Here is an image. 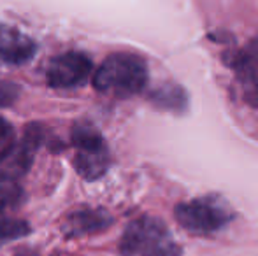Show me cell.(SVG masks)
<instances>
[{
	"instance_id": "1",
	"label": "cell",
	"mask_w": 258,
	"mask_h": 256,
	"mask_svg": "<svg viewBox=\"0 0 258 256\" xmlns=\"http://www.w3.org/2000/svg\"><path fill=\"white\" fill-rule=\"evenodd\" d=\"M148 84V65L132 53H114L97 68L93 86L97 92L116 99H128Z\"/></svg>"
},
{
	"instance_id": "2",
	"label": "cell",
	"mask_w": 258,
	"mask_h": 256,
	"mask_svg": "<svg viewBox=\"0 0 258 256\" xmlns=\"http://www.w3.org/2000/svg\"><path fill=\"white\" fill-rule=\"evenodd\" d=\"M119 253L121 256H181V247L165 223L153 216H143L125 228Z\"/></svg>"
},
{
	"instance_id": "3",
	"label": "cell",
	"mask_w": 258,
	"mask_h": 256,
	"mask_svg": "<svg viewBox=\"0 0 258 256\" xmlns=\"http://www.w3.org/2000/svg\"><path fill=\"white\" fill-rule=\"evenodd\" d=\"M174 216L176 221L194 235H211L232 219L228 205L216 197H202L177 204Z\"/></svg>"
},
{
	"instance_id": "4",
	"label": "cell",
	"mask_w": 258,
	"mask_h": 256,
	"mask_svg": "<svg viewBox=\"0 0 258 256\" xmlns=\"http://www.w3.org/2000/svg\"><path fill=\"white\" fill-rule=\"evenodd\" d=\"M92 60L83 53H61L49 62L48 70H46V79H48V84L51 88H76V86L85 84V81L92 74Z\"/></svg>"
},
{
	"instance_id": "5",
	"label": "cell",
	"mask_w": 258,
	"mask_h": 256,
	"mask_svg": "<svg viewBox=\"0 0 258 256\" xmlns=\"http://www.w3.org/2000/svg\"><path fill=\"white\" fill-rule=\"evenodd\" d=\"M242 99L258 109V35L244 46L232 60Z\"/></svg>"
},
{
	"instance_id": "6",
	"label": "cell",
	"mask_w": 258,
	"mask_h": 256,
	"mask_svg": "<svg viewBox=\"0 0 258 256\" xmlns=\"http://www.w3.org/2000/svg\"><path fill=\"white\" fill-rule=\"evenodd\" d=\"M37 46L30 37L7 25H0V63L25 65L34 58Z\"/></svg>"
},
{
	"instance_id": "7",
	"label": "cell",
	"mask_w": 258,
	"mask_h": 256,
	"mask_svg": "<svg viewBox=\"0 0 258 256\" xmlns=\"http://www.w3.org/2000/svg\"><path fill=\"white\" fill-rule=\"evenodd\" d=\"M111 225V214L102 211V209H79V211L71 212L63 219L61 232L69 239H74V237H85L90 235V233L102 232Z\"/></svg>"
},
{
	"instance_id": "8",
	"label": "cell",
	"mask_w": 258,
	"mask_h": 256,
	"mask_svg": "<svg viewBox=\"0 0 258 256\" xmlns=\"http://www.w3.org/2000/svg\"><path fill=\"white\" fill-rule=\"evenodd\" d=\"M109 149L107 146L99 147V149L88 151H76L74 167L81 178L86 181H95L102 178L109 168Z\"/></svg>"
},
{
	"instance_id": "9",
	"label": "cell",
	"mask_w": 258,
	"mask_h": 256,
	"mask_svg": "<svg viewBox=\"0 0 258 256\" xmlns=\"http://www.w3.org/2000/svg\"><path fill=\"white\" fill-rule=\"evenodd\" d=\"M41 139H42L41 127L30 125V127L27 128V132H25V137H23V140H21V144L18 146L16 154L13 156L14 168H18L20 172H25V168L34 160V154H35V151H37L39 144H41Z\"/></svg>"
},
{
	"instance_id": "10",
	"label": "cell",
	"mask_w": 258,
	"mask_h": 256,
	"mask_svg": "<svg viewBox=\"0 0 258 256\" xmlns=\"http://www.w3.org/2000/svg\"><path fill=\"white\" fill-rule=\"evenodd\" d=\"M155 106L169 111H183L186 107V95L176 84H165L162 88H156L150 97Z\"/></svg>"
},
{
	"instance_id": "11",
	"label": "cell",
	"mask_w": 258,
	"mask_h": 256,
	"mask_svg": "<svg viewBox=\"0 0 258 256\" xmlns=\"http://www.w3.org/2000/svg\"><path fill=\"white\" fill-rule=\"evenodd\" d=\"M71 137H72V144H74L76 151L99 149V147L105 146L100 132L90 123H78L72 128Z\"/></svg>"
},
{
	"instance_id": "12",
	"label": "cell",
	"mask_w": 258,
	"mask_h": 256,
	"mask_svg": "<svg viewBox=\"0 0 258 256\" xmlns=\"http://www.w3.org/2000/svg\"><path fill=\"white\" fill-rule=\"evenodd\" d=\"M30 233V225L23 219H0V247L11 240H18Z\"/></svg>"
},
{
	"instance_id": "13",
	"label": "cell",
	"mask_w": 258,
	"mask_h": 256,
	"mask_svg": "<svg viewBox=\"0 0 258 256\" xmlns=\"http://www.w3.org/2000/svg\"><path fill=\"white\" fill-rule=\"evenodd\" d=\"M23 197L20 185L9 176H0V212L14 207Z\"/></svg>"
},
{
	"instance_id": "14",
	"label": "cell",
	"mask_w": 258,
	"mask_h": 256,
	"mask_svg": "<svg viewBox=\"0 0 258 256\" xmlns=\"http://www.w3.org/2000/svg\"><path fill=\"white\" fill-rule=\"evenodd\" d=\"M16 147V137H14V128L7 120L0 118V161L11 158Z\"/></svg>"
},
{
	"instance_id": "15",
	"label": "cell",
	"mask_w": 258,
	"mask_h": 256,
	"mask_svg": "<svg viewBox=\"0 0 258 256\" xmlns=\"http://www.w3.org/2000/svg\"><path fill=\"white\" fill-rule=\"evenodd\" d=\"M18 92H20V90H18V86H14L13 82L0 81V107L13 104L18 97Z\"/></svg>"
},
{
	"instance_id": "16",
	"label": "cell",
	"mask_w": 258,
	"mask_h": 256,
	"mask_svg": "<svg viewBox=\"0 0 258 256\" xmlns=\"http://www.w3.org/2000/svg\"><path fill=\"white\" fill-rule=\"evenodd\" d=\"M18 256H34V254H28V253H20Z\"/></svg>"
}]
</instances>
